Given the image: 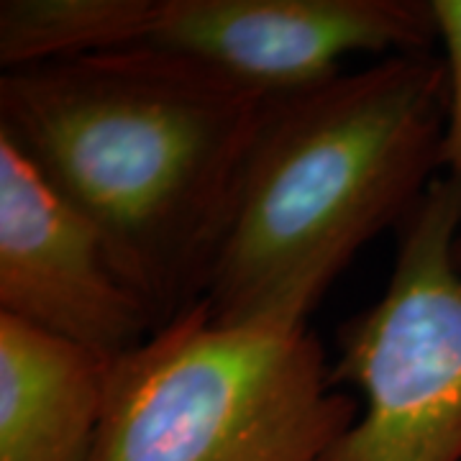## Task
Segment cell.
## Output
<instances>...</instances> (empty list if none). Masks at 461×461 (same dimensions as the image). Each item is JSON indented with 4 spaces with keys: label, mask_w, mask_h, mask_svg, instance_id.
Returning a JSON list of instances; mask_svg holds the SVG:
<instances>
[{
    "label": "cell",
    "mask_w": 461,
    "mask_h": 461,
    "mask_svg": "<svg viewBox=\"0 0 461 461\" xmlns=\"http://www.w3.org/2000/svg\"><path fill=\"white\" fill-rule=\"evenodd\" d=\"M461 195L436 177L397 226L384 295L336 333L333 384L362 411L329 461H461Z\"/></svg>",
    "instance_id": "277c9868"
},
{
    "label": "cell",
    "mask_w": 461,
    "mask_h": 461,
    "mask_svg": "<svg viewBox=\"0 0 461 461\" xmlns=\"http://www.w3.org/2000/svg\"><path fill=\"white\" fill-rule=\"evenodd\" d=\"M111 359L0 315V461H87Z\"/></svg>",
    "instance_id": "52a82bcc"
},
{
    "label": "cell",
    "mask_w": 461,
    "mask_h": 461,
    "mask_svg": "<svg viewBox=\"0 0 461 461\" xmlns=\"http://www.w3.org/2000/svg\"><path fill=\"white\" fill-rule=\"evenodd\" d=\"M430 0H154L139 50L187 57L241 83L290 93L341 72L357 54L430 51Z\"/></svg>",
    "instance_id": "5b68a950"
},
{
    "label": "cell",
    "mask_w": 461,
    "mask_h": 461,
    "mask_svg": "<svg viewBox=\"0 0 461 461\" xmlns=\"http://www.w3.org/2000/svg\"><path fill=\"white\" fill-rule=\"evenodd\" d=\"M448 77L436 51L282 93L249 151L203 303L215 323L305 318L436 180Z\"/></svg>",
    "instance_id": "7a4b0ae2"
},
{
    "label": "cell",
    "mask_w": 461,
    "mask_h": 461,
    "mask_svg": "<svg viewBox=\"0 0 461 461\" xmlns=\"http://www.w3.org/2000/svg\"><path fill=\"white\" fill-rule=\"evenodd\" d=\"M154 0H3V69L44 65L100 51L139 50Z\"/></svg>",
    "instance_id": "ba28073f"
},
{
    "label": "cell",
    "mask_w": 461,
    "mask_h": 461,
    "mask_svg": "<svg viewBox=\"0 0 461 461\" xmlns=\"http://www.w3.org/2000/svg\"><path fill=\"white\" fill-rule=\"evenodd\" d=\"M0 315L118 359L157 330L100 233L0 136Z\"/></svg>",
    "instance_id": "8992f818"
},
{
    "label": "cell",
    "mask_w": 461,
    "mask_h": 461,
    "mask_svg": "<svg viewBox=\"0 0 461 461\" xmlns=\"http://www.w3.org/2000/svg\"><path fill=\"white\" fill-rule=\"evenodd\" d=\"M436 26H438V44L448 77V103H446V129L441 162L446 167V177L456 185L461 195V0H430ZM456 259L461 264V233L456 239Z\"/></svg>",
    "instance_id": "9c48e42d"
},
{
    "label": "cell",
    "mask_w": 461,
    "mask_h": 461,
    "mask_svg": "<svg viewBox=\"0 0 461 461\" xmlns=\"http://www.w3.org/2000/svg\"><path fill=\"white\" fill-rule=\"evenodd\" d=\"M280 95L167 51H100L5 69L0 136L98 230L162 329L205 295Z\"/></svg>",
    "instance_id": "6da1fadb"
},
{
    "label": "cell",
    "mask_w": 461,
    "mask_h": 461,
    "mask_svg": "<svg viewBox=\"0 0 461 461\" xmlns=\"http://www.w3.org/2000/svg\"><path fill=\"white\" fill-rule=\"evenodd\" d=\"M359 411L308 326H223L200 300L111 362L87 461H329Z\"/></svg>",
    "instance_id": "3957f363"
}]
</instances>
